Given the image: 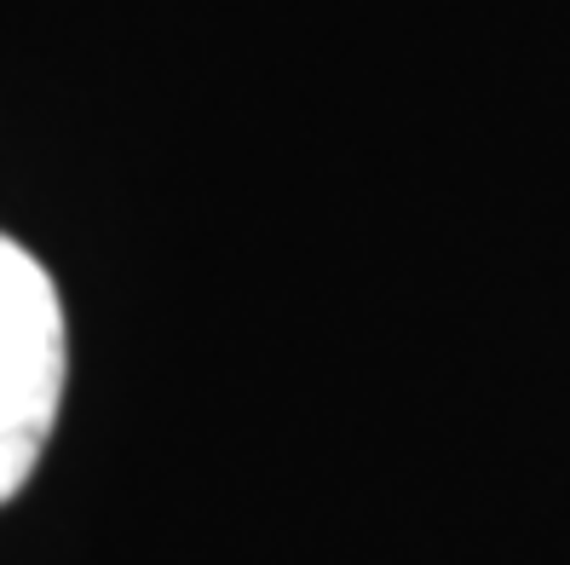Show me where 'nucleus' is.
<instances>
[{"label": "nucleus", "instance_id": "nucleus-1", "mask_svg": "<svg viewBox=\"0 0 570 565\" xmlns=\"http://www.w3.org/2000/svg\"><path fill=\"white\" fill-rule=\"evenodd\" d=\"M63 370V301L47 265L0 231V503L29 485L58 427Z\"/></svg>", "mask_w": 570, "mask_h": 565}]
</instances>
